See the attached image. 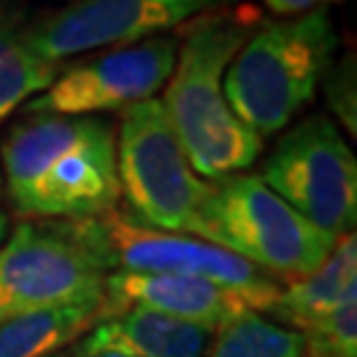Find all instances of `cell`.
I'll return each instance as SVG.
<instances>
[{"label": "cell", "instance_id": "6da1fadb", "mask_svg": "<svg viewBox=\"0 0 357 357\" xmlns=\"http://www.w3.org/2000/svg\"><path fill=\"white\" fill-rule=\"evenodd\" d=\"M13 209L29 220H90L116 209V132L101 116L29 114L0 146Z\"/></svg>", "mask_w": 357, "mask_h": 357}, {"label": "cell", "instance_id": "7a4b0ae2", "mask_svg": "<svg viewBox=\"0 0 357 357\" xmlns=\"http://www.w3.org/2000/svg\"><path fill=\"white\" fill-rule=\"evenodd\" d=\"M249 40V26L230 13H202L188 22L162 106L199 178L222 180L257 162L262 141L230 112L222 77Z\"/></svg>", "mask_w": 357, "mask_h": 357}, {"label": "cell", "instance_id": "3957f363", "mask_svg": "<svg viewBox=\"0 0 357 357\" xmlns=\"http://www.w3.org/2000/svg\"><path fill=\"white\" fill-rule=\"evenodd\" d=\"M336 32L326 8L259 26L225 69L230 112L257 138L281 132L331 69Z\"/></svg>", "mask_w": 357, "mask_h": 357}, {"label": "cell", "instance_id": "277c9868", "mask_svg": "<svg viewBox=\"0 0 357 357\" xmlns=\"http://www.w3.org/2000/svg\"><path fill=\"white\" fill-rule=\"evenodd\" d=\"M116 172L130 217L149 228L217 243L206 217L212 183L191 169L162 101L125 109L116 132Z\"/></svg>", "mask_w": 357, "mask_h": 357}, {"label": "cell", "instance_id": "5b68a950", "mask_svg": "<svg viewBox=\"0 0 357 357\" xmlns=\"http://www.w3.org/2000/svg\"><path fill=\"white\" fill-rule=\"evenodd\" d=\"M69 222L106 273L204 278L238 291L249 307L262 315L273 307L283 289V283L217 243L185 233L149 228L119 209H112L101 217Z\"/></svg>", "mask_w": 357, "mask_h": 357}, {"label": "cell", "instance_id": "8992f818", "mask_svg": "<svg viewBox=\"0 0 357 357\" xmlns=\"http://www.w3.org/2000/svg\"><path fill=\"white\" fill-rule=\"evenodd\" d=\"M206 217L222 249L278 283L318 270L339 241L275 196L259 175L238 172L215 180Z\"/></svg>", "mask_w": 357, "mask_h": 357}, {"label": "cell", "instance_id": "52a82bcc", "mask_svg": "<svg viewBox=\"0 0 357 357\" xmlns=\"http://www.w3.org/2000/svg\"><path fill=\"white\" fill-rule=\"evenodd\" d=\"M259 178L315 228L336 238L355 230L357 162L331 116H307L283 132Z\"/></svg>", "mask_w": 357, "mask_h": 357}, {"label": "cell", "instance_id": "ba28073f", "mask_svg": "<svg viewBox=\"0 0 357 357\" xmlns=\"http://www.w3.org/2000/svg\"><path fill=\"white\" fill-rule=\"evenodd\" d=\"M106 275L69 220H24L0 243V323L103 296Z\"/></svg>", "mask_w": 357, "mask_h": 357}, {"label": "cell", "instance_id": "9c48e42d", "mask_svg": "<svg viewBox=\"0 0 357 357\" xmlns=\"http://www.w3.org/2000/svg\"><path fill=\"white\" fill-rule=\"evenodd\" d=\"M178 43L149 38L69 66L24 103L26 114L96 116L151 101L172 77Z\"/></svg>", "mask_w": 357, "mask_h": 357}, {"label": "cell", "instance_id": "30bf717a", "mask_svg": "<svg viewBox=\"0 0 357 357\" xmlns=\"http://www.w3.org/2000/svg\"><path fill=\"white\" fill-rule=\"evenodd\" d=\"M222 3L228 0H77L40 22H29L26 43L43 61L59 64L106 45L141 43Z\"/></svg>", "mask_w": 357, "mask_h": 357}, {"label": "cell", "instance_id": "8fae6325", "mask_svg": "<svg viewBox=\"0 0 357 357\" xmlns=\"http://www.w3.org/2000/svg\"><path fill=\"white\" fill-rule=\"evenodd\" d=\"M132 305L159 310L172 318L204 326L209 331H220L243 312H255L238 291L204 278L109 273L103 281L101 318H109Z\"/></svg>", "mask_w": 357, "mask_h": 357}, {"label": "cell", "instance_id": "7c38bea8", "mask_svg": "<svg viewBox=\"0 0 357 357\" xmlns=\"http://www.w3.org/2000/svg\"><path fill=\"white\" fill-rule=\"evenodd\" d=\"M215 331L149 307H125L101 318L75 349H116L132 357H206Z\"/></svg>", "mask_w": 357, "mask_h": 357}, {"label": "cell", "instance_id": "4fadbf2b", "mask_svg": "<svg viewBox=\"0 0 357 357\" xmlns=\"http://www.w3.org/2000/svg\"><path fill=\"white\" fill-rule=\"evenodd\" d=\"M349 296H357V236L344 233L333 252L318 270L299 281L283 283L278 299L273 302L268 315L294 333L305 331L307 326L326 318L331 310Z\"/></svg>", "mask_w": 357, "mask_h": 357}, {"label": "cell", "instance_id": "5bb4252c", "mask_svg": "<svg viewBox=\"0 0 357 357\" xmlns=\"http://www.w3.org/2000/svg\"><path fill=\"white\" fill-rule=\"evenodd\" d=\"M103 296L45 307L0 323V357H51L85 333L101 318Z\"/></svg>", "mask_w": 357, "mask_h": 357}, {"label": "cell", "instance_id": "9a60e30c", "mask_svg": "<svg viewBox=\"0 0 357 357\" xmlns=\"http://www.w3.org/2000/svg\"><path fill=\"white\" fill-rule=\"evenodd\" d=\"M29 19L16 0H0V122L13 109L51 85L61 66L48 64L32 53Z\"/></svg>", "mask_w": 357, "mask_h": 357}, {"label": "cell", "instance_id": "2e32d148", "mask_svg": "<svg viewBox=\"0 0 357 357\" xmlns=\"http://www.w3.org/2000/svg\"><path fill=\"white\" fill-rule=\"evenodd\" d=\"M206 357H302V336L262 312H243L215 331Z\"/></svg>", "mask_w": 357, "mask_h": 357}, {"label": "cell", "instance_id": "e0dca14e", "mask_svg": "<svg viewBox=\"0 0 357 357\" xmlns=\"http://www.w3.org/2000/svg\"><path fill=\"white\" fill-rule=\"evenodd\" d=\"M326 98L331 103L333 114L342 119L349 130V138H355L357 128V101H355V59H347L331 72L326 82Z\"/></svg>", "mask_w": 357, "mask_h": 357}, {"label": "cell", "instance_id": "ac0fdd59", "mask_svg": "<svg viewBox=\"0 0 357 357\" xmlns=\"http://www.w3.org/2000/svg\"><path fill=\"white\" fill-rule=\"evenodd\" d=\"M328 3H339V0H265L270 11L283 13V16H302V13L318 11Z\"/></svg>", "mask_w": 357, "mask_h": 357}, {"label": "cell", "instance_id": "d6986e66", "mask_svg": "<svg viewBox=\"0 0 357 357\" xmlns=\"http://www.w3.org/2000/svg\"><path fill=\"white\" fill-rule=\"evenodd\" d=\"M69 357H132L125 352H116V349H98V352H82V349H72Z\"/></svg>", "mask_w": 357, "mask_h": 357}, {"label": "cell", "instance_id": "ffe728a7", "mask_svg": "<svg viewBox=\"0 0 357 357\" xmlns=\"http://www.w3.org/2000/svg\"><path fill=\"white\" fill-rule=\"evenodd\" d=\"M8 225H11V222H8V215L0 212V243L8 238Z\"/></svg>", "mask_w": 357, "mask_h": 357}, {"label": "cell", "instance_id": "44dd1931", "mask_svg": "<svg viewBox=\"0 0 357 357\" xmlns=\"http://www.w3.org/2000/svg\"><path fill=\"white\" fill-rule=\"evenodd\" d=\"M0 196H3V175H0Z\"/></svg>", "mask_w": 357, "mask_h": 357}]
</instances>
